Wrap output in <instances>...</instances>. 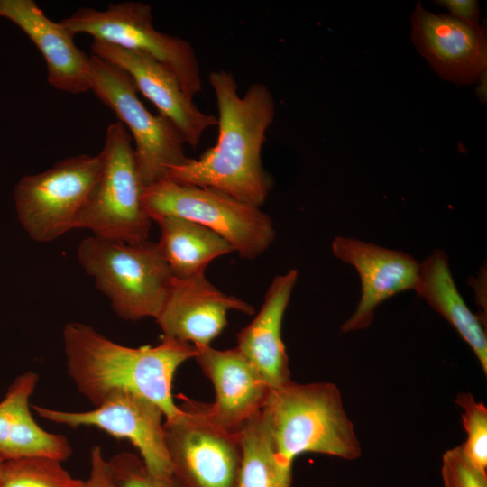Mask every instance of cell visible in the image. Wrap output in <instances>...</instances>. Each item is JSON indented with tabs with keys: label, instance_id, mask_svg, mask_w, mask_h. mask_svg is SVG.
<instances>
[{
	"label": "cell",
	"instance_id": "obj_17",
	"mask_svg": "<svg viewBox=\"0 0 487 487\" xmlns=\"http://www.w3.org/2000/svg\"><path fill=\"white\" fill-rule=\"evenodd\" d=\"M0 16L19 26L44 58L48 83L80 94L90 90V56L74 42V34L51 20L34 0H0Z\"/></svg>",
	"mask_w": 487,
	"mask_h": 487
},
{
	"label": "cell",
	"instance_id": "obj_2",
	"mask_svg": "<svg viewBox=\"0 0 487 487\" xmlns=\"http://www.w3.org/2000/svg\"><path fill=\"white\" fill-rule=\"evenodd\" d=\"M62 337L67 372L95 407L126 391L154 402L165 420L181 413L173 400L172 381L178 368L195 358V345L163 336L155 346L129 347L79 322L67 323Z\"/></svg>",
	"mask_w": 487,
	"mask_h": 487
},
{
	"label": "cell",
	"instance_id": "obj_9",
	"mask_svg": "<svg viewBox=\"0 0 487 487\" xmlns=\"http://www.w3.org/2000/svg\"><path fill=\"white\" fill-rule=\"evenodd\" d=\"M90 90L131 133L144 187L166 179L170 168L188 160L186 142L177 127L165 116L152 115L145 107L125 71L93 54Z\"/></svg>",
	"mask_w": 487,
	"mask_h": 487
},
{
	"label": "cell",
	"instance_id": "obj_1",
	"mask_svg": "<svg viewBox=\"0 0 487 487\" xmlns=\"http://www.w3.org/2000/svg\"><path fill=\"white\" fill-rule=\"evenodd\" d=\"M218 108V138L198 159L170 169L167 178L183 185L209 187L261 207L274 180L264 169L262 148L275 115V102L267 86L256 82L244 96L231 72L209 74Z\"/></svg>",
	"mask_w": 487,
	"mask_h": 487
},
{
	"label": "cell",
	"instance_id": "obj_22",
	"mask_svg": "<svg viewBox=\"0 0 487 487\" xmlns=\"http://www.w3.org/2000/svg\"><path fill=\"white\" fill-rule=\"evenodd\" d=\"M239 436L242 458L234 487H291L292 466L277 458L262 410L242 427Z\"/></svg>",
	"mask_w": 487,
	"mask_h": 487
},
{
	"label": "cell",
	"instance_id": "obj_16",
	"mask_svg": "<svg viewBox=\"0 0 487 487\" xmlns=\"http://www.w3.org/2000/svg\"><path fill=\"white\" fill-rule=\"evenodd\" d=\"M196 359L213 384L216 399L203 404L207 416L219 427L239 432L262 409L270 389L256 369L236 348L218 350L198 345Z\"/></svg>",
	"mask_w": 487,
	"mask_h": 487
},
{
	"label": "cell",
	"instance_id": "obj_14",
	"mask_svg": "<svg viewBox=\"0 0 487 487\" xmlns=\"http://www.w3.org/2000/svg\"><path fill=\"white\" fill-rule=\"evenodd\" d=\"M331 248L337 259L355 268L362 284L360 301L341 326L343 332L367 328L381 302L400 292L414 290L419 262L403 251L345 236H336Z\"/></svg>",
	"mask_w": 487,
	"mask_h": 487
},
{
	"label": "cell",
	"instance_id": "obj_20",
	"mask_svg": "<svg viewBox=\"0 0 487 487\" xmlns=\"http://www.w3.org/2000/svg\"><path fill=\"white\" fill-rule=\"evenodd\" d=\"M414 291L457 331L474 353L486 375L485 329L458 291L445 252L436 249L419 262Z\"/></svg>",
	"mask_w": 487,
	"mask_h": 487
},
{
	"label": "cell",
	"instance_id": "obj_4",
	"mask_svg": "<svg viewBox=\"0 0 487 487\" xmlns=\"http://www.w3.org/2000/svg\"><path fill=\"white\" fill-rule=\"evenodd\" d=\"M78 259L119 317L136 321L160 315L173 276L157 243L90 235L79 244Z\"/></svg>",
	"mask_w": 487,
	"mask_h": 487
},
{
	"label": "cell",
	"instance_id": "obj_3",
	"mask_svg": "<svg viewBox=\"0 0 487 487\" xmlns=\"http://www.w3.org/2000/svg\"><path fill=\"white\" fill-rule=\"evenodd\" d=\"M279 461L292 466L305 453L354 460L362 447L338 387L290 381L270 391L262 408Z\"/></svg>",
	"mask_w": 487,
	"mask_h": 487
},
{
	"label": "cell",
	"instance_id": "obj_25",
	"mask_svg": "<svg viewBox=\"0 0 487 487\" xmlns=\"http://www.w3.org/2000/svg\"><path fill=\"white\" fill-rule=\"evenodd\" d=\"M107 462L113 487H184L174 475L152 474L142 458L130 452L116 454Z\"/></svg>",
	"mask_w": 487,
	"mask_h": 487
},
{
	"label": "cell",
	"instance_id": "obj_19",
	"mask_svg": "<svg viewBox=\"0 0 487 487\" xmlns=\"http://www.w3.org/2000/svg\"><path fill=\"white\" fill-rule=\"evenodd\" d=\"M39 381L32 371L18 375L0 401V455L4 460L44 456L64 462L72 455L68 438L44 430L30 410Z\"/></svg>",
	"mask_w": 487,
	"mask_h": 487
},
{
	"label": "cell",
	"instance_id": "obj_23",
	"mask_svg": "<svg viewBox=\"0 0 487 487\" xmlns=\"http://www.w3.org/2000/svg\"><path fill=\"white\" fill-rule=\"evenodd\" d=\"M60 460L32 456L4 460L0 465V487H83Z\"/></svg>",
	"mask_w": 487,
	"mask_h": 487
},
{
	"label": "cell",
	"instance_id": "obj_6",
	"mask_svg": "<svg viewBox=\"0 0 487 487\" xmlns=\"http://www.w3.org/2000/svg\"><path fill=\"white\" fill-rule=\"evenodd\" d=\"M99 156L100 179L80 215L78 229L128 244L147 241L152 220L142 204L144 185L132 137L121 122L108 125Z\"/></svg>",
	"mask_w": 487,
	"mask_h": 487
},
{
	"label": "cell",
	"instance_id": "obj_21",
	"mask_svg": "<svg viewBox=\"0 0 487 487\" xmlns=\"http://www.w3.org/2000/svg\"><path fill=\"white\" fill-rule=\"evenodd\" d=\"M153 221L161 232L158 246L174 278L205 273L213 260L234 252L219 234L188 219L165 216Z\"/></svg>",
	"mask_w": 487,
	"mask_h": 487
},
{
	"label": "cell",
	"instance_id": "obj_28",
	"mask_svg": "<svg viewBox=\"0 0 487 487\" xmlns=\"http://www.w3.org/2000/svg\"><path fill=\"white\" fill-rule=\"evenodd\" d=\"M436 5L446 8L450 16L471 26H480L479 4L475 0H439L434 2Z\"/></svg>",
	"mask_w": 487,
	"mask_h": 487
},
{
	"label": "cell",
	"instance_id": "obj_30",
	"mask_svg": "<svg viewBox=\"0 0 487 487\" xmlns=\"http://www.w3.org/2000/svg\"><path fill=\"white\" fill-rule=\"evenodd\" d=\"M4 461V459L2 458V456L0 455V465L2 464V462Z\"/></svg>",
	"mask_w": 487,
	"mask_h": 487
},
{
	"label": "cell",
	"instance_id": "obj_5",
	"mask_svg": "<svg viewBox=\"0 0 487 487\" xmlns=\"http://www.w3.org/2000/svg\"><path fill=\"white\" fill-rule=\"evenodd\" d=\"M142 204L152 221L173 216L214 231L243 259L261 256L275 239L276 232L269 215L256 206L213 188L183 185L166 178L144 187Z\"/></svg>",
	"mask_w": 487,
	"mask_h": 487
},
{
	"label": "cell",
	"instance_id": "obj_12",
	"mask_svg": "<svg viewBox=\"0 0 487 487\" xmlns=\"http://www.w3.org/2000/svg\"><path fill=\"white\" fill-rule=\"evenodd\" d=\"M411 41L438 76L458 85L478 82L487 69L482 26L426 10L418 1L411 15Z\"/></svg>",
	"mask_w": 487,
	"mask_h": 487
},
{
	"label": "cell",
	"instance_id": "obj_27",
	"mask_svg": "<svg viewBox=\"0 0 487 487\" xmlns=\"http://www.w3.org/2000/svg\"><path fill=\"white\" fill-rule=\"evenodd\" d=\"M83 487H113L108 462L99 446L91 448L89 476L84 482Z\"/></svg>",
	"mask_w": 487,
	"mask_h": 487
},
{
	"label": "cell",
	"instance_id": "obj_29",
	"mask_svg": "<svg viewBox=\"0 0 487 487\" xmlns=\"http://www.w3.org/2000/svg\"><path fill=\"white\" fill-rule=\"evenodd\" d=\"M486 71H484L478 80L480 84L479 87L476 88V95L482 104L486 103Z\"/></svg>",
	"mask_w": 487,
	"mask_h": 487
},
{
	"label": "cell",
	"instance_id": "obj_10",
	"mask_svg": "<svg viewBox=\"0 0 487 487\" xmlns=\"http://www.w3.org/2000/svg\"><path fill=\"white\" fill-rule=\"evenodd\" d=\"M181 413L164 420L173 475L184 487H234L242 458L239 432L214 423L203 403L188 400Z\"/></svg>",
	"mask_w": 487,
	"mask_h": 487
},
{
	"label": "cell",
	"instance_id": "obj_7",
	"mask_svg": "<svg viewBox=\"0 0 487 487\" xmlns=\"http://www.w3.org/2000/svg\"><path fill=\"white\" fill-rule=\"evenodd\" d=\"M101 169L99 154H79L38 174L23 177L14 188V203L19 223L29 237L49 243L78 229Z\"/></svg>",
	"mask_w": 487,
	"mask_h": 487
},
{
	"label": "cell",
	"instance_id": "obj_11",
	"mask_svg": "<svg viewBox=\"0 0 487 487\" xmlns=\"http://www.w3.org/2000/svg\"><path fill=\"white\" fill-rule=\"evenodd\" d=\"M42 418L73 428L96 427L117 438L128 440L139 452L147 469L154 475H173L168 455L161 409L140 395L120 391L93 409L65 411L32 405Z\"/></svg>",
	"mask_w": 487,
	"mask_h": 487
},
{
	"label": "cell",
	"instance_id": "obj_15",
	"mask_svg": "<svg viewBox=\"0 0 487 487\" xmlns=\"http://www.w3.org/2000/svg\"><path fill=\"white\" fill-rule=\"evenodd\" d=\"M231 310L254 313L253 306L221 291L205 273L187 279L173 277L167 300L155 320L163 336L195 346L210 345L226 326Z\"/></svg>",
	"mask_w": 487,
	"mask_h": 487
},
{
	"label": "cell",
	"instance_id": "obj_26",
	"mask_svg": "<svg viewBox=\"0 0 487 487\" xmlns=\"http://www.w3.org/2000/svg\"><path fill=\"white\" fill-rule=\"evenodd\" d=\"M441 477L444 487H487V473L473 464L462 445L443 455Z\"/></svg>",
	"mask_w": 487,
	"mask_h": 487
},
{
	"label": "cell",
	"instance_id": "obj_8",
	"mask_svg": "<svg viewBox=\"0 0 487 487\" xmlns=\"http://www.w3.org/2000/svg\"><path fill=\"white\" fill-rule=\"evenodd\" d=\"M60 23L74 35L86 33L96 41L152 56L175 73L191 100L203 89L193 46L182 38L158 31L149 4L125 1L110 4L105 10L82 7Z\"/></svg>",
	"mask_w": 487,
	"mask_h": 487
},
{
	"label": "cell",
	"instance_id": "obj_13",
	"mask_svg": "<svg viewBox=\"0 0 487 487\" xmlns=\"http://www.w3.org/2000/svg\"><path fill=\"white\" fill-rule=\"evenodd\" d=\"M91 54L120 68L136 88L180 132L186 144L196 147L217 118L201 112L185 94L181 84L167 66L142 52L93 40Z\"/></svg>",
	"mask_w": 487,
	"mask_h": 487
},
{
	"label": "cell",
	"instance_id": "obj_18",
	"mask_svg": "<svg viewBox=\"0 0 487 487\" xmlns=\"http://www.w3.org/2000/svg\"><path fill=\"white\" fill-rule=\"evenodd\" d=\"M297 270L273 278L254 318L237 335L235 346L271 391L290 381L289 357L281 337L282 320L298 280Z\"/></svg>",
	"mask_w": 487,
	"mask_h": 487
},
{
	"label": "cell",
	"instance_id": "obj_24",
	"mask_svg": "<svg viewBox=\"0 0 487 487\" xmlns=\"http://www.w3.org/2000/svg\"><path fill=\"white\" fill-rule=\"evenodd\" d=\"M455 401L464 410L461 418L467 436L463 450L474 465L487 473V408L470 392L458 393Z\"/></svg>",
	"mask_w": 487,
	"mask_h": 487
}]
</instances>
